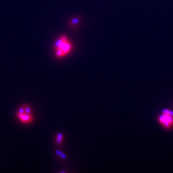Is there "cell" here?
Segmentation results:
<instances>
[{
    "label": "cell",
    "mask_w": 173,
    "mask_h": 173,
    "mask_svg": "<svg viewBox=\"0 0 173 173\" xmlns=\"http://www.w3.org/2000/svg\"><path fill=\"white\" fill-rule=\"evenodd\" d=\"M158 122L164 128L169 129L173 126V111L169 109L162 110L158 118Z\"/></svg>",
    "instance_id": "7a4b0ae2"
},
{
    "label": "cell",
    "mask_w": 173,
    "mask_h": 173,
    "mask_svg": "<svg viewBox=\"0 0 173 173\" xmlns=\"http://www.w3.org/2000/svg\"><path fill=\"white\" fill-rule=\"evenodd\" d=\"M17 116L21 122L25 123H30L33 121V117H32V114H29L26 113H24L22 114L17 113Z\"/></svg>",
    "instance_id": "3957f363"
},
{
    "label": "cell",
    "mask_w": 173,
    "mask_h": 173,
    "mask_svg": "<svg viewBox=\"0 0 173 173\" xmlns=\"http://www.w3.org/2000/svg\"><path fill=\"white\" fill-rule=\"evenodd\" d=\"M24 108H25V113L29 114H32L31 108L29 105H24Z\"/></svg>",
    "instance_id": "8992f818"
},
{
    "label": "cell",
    "mask_w": 173,
    "mask_h": 173,
    "mask_svg": "<svg viewBox=\"0 0 173 173\" xmlns=\"http://www.w3.org/2000/svg\"><path fill=\"white\" fill-rule=\"evenodd\" d=\"M55 56L62 58L68 55L72 50L73 44L66 36L61 35L57 39L54 44Z\"/></svg>",
    "instance_id": "6da1fadb"
},
{
    "label": "cell",
    "mask_w": 173,
    "mask_h": 173,
    "mask_svg": "<svg viewBox=\"0 0 173 173\" xmlns=\"http://www.w3.org/2000/svg\"><path fill=\"white\" fill-rule=\"evenodd\" d=\"M25 113V108H24V105H23V106H21L19 108L17 113L22 114V113Z\"/></svg>",
    "instance_id": "52a82bcc"
},
{
    "label": "cell",
    "mask_w": 173,
    "mask_h": 173,
    "mask_svg": "<svg viewBox=\"0 0 173 173\" xmlns=\"http://www.w3.org/2000/svg\"><path fill=\"white\" fill-rule=\"evenodd\" d=\"M79 22V17H74L70 20V25L71 26H75L78 24Z\"/></svg>",
    "instance_id": "5b68a950"
},
{
    "label": "cell",
    "mask_w": 173,
    "mask_h": 173,
    "mask_svg": "<svg viewBox=\"0 0 173 173\" xmlns=\"http://www.w3.org/2000/svg\"><path fill=\"white\" fill-rule=\"evenodd\" d=\"M56 143L57 144H61L63 141V135L61 133H59L56 136Z\"/></svg>",
    "instance_id": "277c9868"
}]
</instances>
